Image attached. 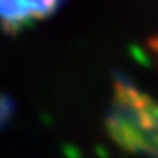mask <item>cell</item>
Listing matches in <instances>:
<instances>
[{
  "label": "cell",
  "mask_w": 158,
  "mask_h": 158,
  "mask_svg": "<svg viewBox=\"0 0 158 158\" xmlns=\"http://www.w3.org/2000/svg\"><path fill=\"white\" fill-rule=\"evenodd\" d=\"M107 125L123 149L158 158V103L129 79H116Z\"/></svg>",
  "instance_id": "6da1fadb"
},
{
  "label": "cell",
  "mask_w": 158,
  "mask_h": 158,
  "mask_svg": "<svg viewBox=\"0 0 158 158\" xmlns=\"http://www.w3.org/2000/svg\"><path fill=\"white\" fill-rule=\"evenodd\" d=\"M0 22L7 31H17L33 20L24 0H0Z\"/></svg>",
  "instance_id": "7a4b0ae2"
},
{
  "label": "cell",
  "mask_w": 158,
  "mask_h": 158,
  "mask_svg": "<svg viewBox=\"0 0 158 158\" xmlns=\"http://www.w3.org/2000/svg\"><path fill=\"white\" fill-rule=\"evenodd\" d=\"M31 20H42L50 15H53L63 4L64 0H24Z\"/></svg>",
  "instance_id": "3957f363"
},
{
  "label": "cell",
  "mask_w": 158,
  "mask_h": 158,
  "mask_svg": "<svg viewBox=\"0 0 158 158\" xmlns=\"http://www.w3.org/2000/svg\"><path fill=\"white\" fill-rule=\"evenodd\" d=\"M11 110H13V105L9 103V99L7 98H0V125L6 123V119H7Z\"/></svg>",
  "instance_id": "277c9868"
},
{
  "label": "cell",
  "mask_w": 158,
  "mask_h": 158,
  "mask_svg": "<svg viewBox=\"0 0 158 158\" xmlns=\"http://www.w3.org/2000/svg\"><path fill=\"white\" fill-rule=\"evenodd\" d=\"M155 52L158 53V40H155Z\"/></svg>",
  "instance_id": "5b68a950"
}]
</instances>
